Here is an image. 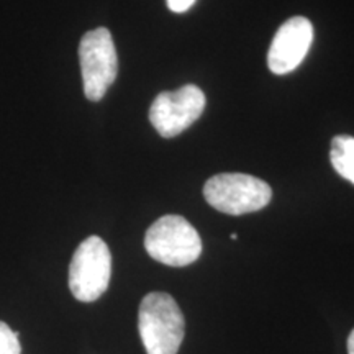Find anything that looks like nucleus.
I'll return each instance as SVG.
<instances>
[{
  "mask_svg": "<svg viewBox=\"0 0 354 354\" xmlns=\"http://www.w3.org/2000/svg\"><path fill=\"white\" fill-rule=\"evenodd\" d=\"M138 330L148 354H177L184 339L185 320L169 294L151 292L141 300Z\"/></svg>",
  "mask_w": 354,
  "mask_h": 354,
  "instance_id": "nucleus-1",
  "label": "nucleus"
},
{
  "mask_svg": "<svg viewBox=\"0 0 354 354\" xmlns=\"http://www.w3.org/2000/svg\"><path fill=\"white\" fill-rule=\"evenodd\" d=\"M145 248L158 263L184 268L202 254V240L197 230L183 216L166 215L148 228Z\"/></svg>",
  "mask_w": 354,
  "mask_h": 354,
  "instance_id": "nucleus-2",
  "label": "nucleus"
},
{
  "mask_svg": "<svg viewBox=\"0 0 354 354\" xmlns=\"http://www.w3.org/2000/svg\"><path fill=\"white\" fill-rule=\"evenodd\" d=\"M209 205L228 215L253 214L264 209L272 198L269 184L254 176L225 172L210 177L203 187Z\"/></svg>",
  "mask_w": 354,
  "mask_h": 354,
  "instance_id": "nucleus-3",
  "label": "nucleus"
},
{
  "mask_svg": "<svg viewBox=\"0 0 354 354\" xmlns=\"http://www.w3.org/2000/svg\"><path fill=\"white\" fill-rule=\"evenodd\" d=\"M112 254L99 236H88L77 246L69 266V289L81 302H94L109 289Z\"/></svg>",
  "mask_w": 354,
  "mask_h": 354,
  "instance_id": "nucleus-4",
  "label": "nucleus"
},
{
  "mask_svg": "<svg viewBox=\"0 0 354 354\" xmlns=\"http://www.w3.org/2000/svg\"><path fill=\"white\" fill-rule=\"evenodd\" d=\"M84 94L99 102L107 94L118 74V57L112 35L107 28H95L84 35L79 44Z\"/></svg>",
  "mask_w": 354,
  "mask_h": 354,
  "instance_id": "nucleus-5",
  "label": "nucleus"
},
{
  "mask_svg": "<svg viewBox=\"0 0 354 354\" xmlns=\"http://www.w3.org/2000/svg\"><path fill=\"white\" fill-rule=\"evenodd\" d=\"M205 109V94L201 87L184 86L161 92L149 109V122L162 138H174L196 123Z\"/></svg>",
  "mask_w": 354,
  "mask_h": 354,
  "instance_id": "nucleus-6",
  "label": "nucleus"
},
{
  "mask_svg": "<svg viewBox=\"0 0 354 354\" xmlns=\"http://www.w3.org/2000/svg\"><path fill=\"white\" fill-rule=\"evenodd\" d=\"M313 26L305 17H292L282 24L268 53L269 69L274 74L292 73L302 63L312 46Z\"/></svg>",
  "mask_w": 354,
  "mask_h": 354,
  "instance_id": "nucleus-7",
  "label": "nucleus"
},
{
  "mask_svg": "<svg viewBox=\"0 0 354 354\" xmlns=\"http://www.w3.org/2000/svg\"><path fill=\"white\" fill-rule=\"evenodd\" d=\"M330 159L335 171L349 183L354 184V138L338 135L331 141Z\"/></svg>",
  "mask_w": 354,
  "mask_h": 354,
  "instance_id": "nucleus-8",
  "label": "nucleus"
},
{
  "mask_svg": "<svg viewBox=\"0 0 354 354\" xmlns=\"http://www.w3.org/2000/svg\"><path fill=\"white\" fill-rule=\"evenodd\" d=\"M0 354H21L19 333L3 322H0Z\"/></svg>",
  "mask_w": 354,
  "mask_h": 354,
  "instance_id": "nucleus-9",
  "label": "nucleus"
},
{
  "mask_svg": "<svg viewBox=\"0 0 354 354\" xmlns=\"http://www.w3.org/2000/svg\"><path fill=\"white\" fill-rule=\"evenodd\" d=\"M194 3H196V0H167V7L176 13L187 12Z\"/></svg>",
  "mask_w": 354,
  "mask_h": 354,
  "instance_id": "nucleus-10",
  "label": "nucleus"
},
{
  "mask_svg": "<svg viewBox=\"0 0 354 354\" xmlns=\"http://www.w3.org/2000/svg\"><path fill=\"white\" fill-rule=\"evenodd\" d=\"M348 353L354 354V330L351 331V335H349L348 338Z\"/></svg>",
  "mask_w": 354,
  "mask_h": 354,
  "instance_id": "nucleus-11",
  "label": "nucleus"
}]
</instances>
